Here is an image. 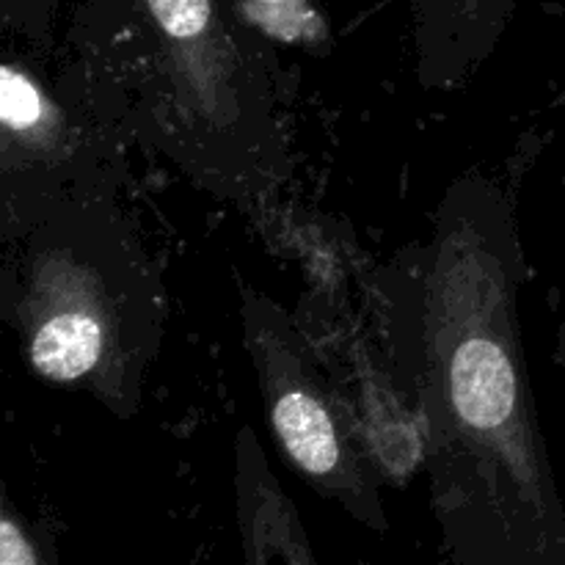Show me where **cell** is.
<instances>
[{"label": "cell", "mask_w": 565, "mask_h": 565, "mask_svg": "<svg viewBox=\"0 0 565 565\" xmlns=\"http://www.w3.org/2000/svg\"><path fill=\"white\" fill-rule=\"evenodd\" d=\"M243 345L281 456L298 475L375 533L390 530L373 461L345 397L323 375L301 320L265 292L241 296Z\"/></svg>", "instance_id": "5b68a950"}, {"label": "cell", "mask_w": 565, "mask_h": 565, "mask_svg": "<svg viewBox=\"0 0 565 565\" xmlns=\"http://www.w3.org/2000/svg\"><path fill=\"white\" fill-rule=\"evenodd\" d=\"M64 0H0V25L9 42L50 53L53 50L55 17Z\"/></svg>", "instance_id": "52a82bcc"}, {"label": "cell", "mask_w": 565, "mask_h": 565, "mask_svg": "<svg viewBox=\"0 0 565 565\" xmlns=\"http://www.w3.org/2000/svg\"><path fill=\"white\" fill-rule=\"evenodd\" d=\"M235 497L237 527L248 563L318 561L296 505L270 472V463L252 425H243L235 439Z\"/></svg>", "instance_id": "8992f818"}, {"label": "cell", "mask_w": 565, "mask_h": 565, "mask_svg": "<svg viewBox=\"0 0 565 565\" xmlns=\"http://www.w3.org/2000/svg\"><path fill=\"white\" fill-rule=\"evenodd\" d=\"M524 279L511 202L469 171L441 196L428 241L375 285L441 550L461 565H565V508L519 326Z\"/></svg>", "instance_id": "6da1fadb"}, {"label": "cell", "mask_w": 565, "mask_h": 565, "mask_svg": "<svg viewBox=\"0 0 565 565\" xmlns=\"http://www.w3.org/2000/svg\"><path fill=\"white\" fill-rule=\"evenodd\" d=\"M36 50H6L0 70V243L61 204L119 199L127 141L66 61L50 77Z\"/></svg>", "instance_id": "277c9868"}, {"label": "cell", "mask_w": 565, "mask_h": 565, "mask_svg": "<svg viewBox=\"0 0 565 565\" xmlns=\"http://www.w3.org/2000/svg\"><path fill=\"white\" fill-rule=\"evenodd\" d=\"M70 58L130 147L237 207L292 177L285 75L248 0H72Z\"/></svg>", "instance_id": "7a4b0ae2"}, {"label": "cell", "mask_w": 565, "mask_h": 565, "mask_svg": "<svg viewBox=\"0 0 565 565\" xmlns=\"http://www.w3.org/2000/svg\"><path fill=\"white\" fill-rule=\"evenodd\" d=\"M0 563L3 565H39L44 563V555L36 550V541L31 539L20 519L11 513L6 502L3 519H0Z\"/></svg>", "instance_id": "ba28073f"}, {"label": "cell", "mask_w": 565, "mask_h": 565, "mask_svg": "<svg viewBox=\"0 0 565 565\" xmlns=\"http://www.w3.org/2000/svg\"><path fill=\"white\" fill-rule=\"evenodd\" d=\"M557 359H561L563 373H565V323L561 326V337H557Z\"/></svg>", "instance_id": "9c48e42d"}, {"label": "cell", "mask_w": 565, "mask_h": 565, "mask_svg": "<svg viewBox=\"0 0 565 565\" xmlns=\"http://www.w3.org/2000/svg\"><path fill=\"white\" fill-rule=\"evenodd\" d=\"M0 315L31 373L136 417L163 342L166 290L119 199L61 204L3 241Z\"/></svg>", "instance_id": "3957f363"}]
</instances>
